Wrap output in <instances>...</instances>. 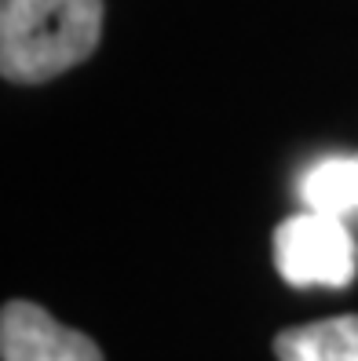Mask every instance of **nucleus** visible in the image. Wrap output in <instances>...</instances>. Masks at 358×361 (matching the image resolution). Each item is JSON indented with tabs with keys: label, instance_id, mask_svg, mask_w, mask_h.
<instances>
[{
	"label": "nucleus",
	"instance_id": "nucleus-1",
	"mask_svg": "<svg viewBox=\"0 0 358 361\" xmlns=\"http://www.w3.org/2000/svg\"><path fill=\"white\" fill-rule=\"evenodd\" d=\"M102 0H0V73L44 84L80 66L102 40Z\"/></svg>",
	"mask_w": 358,
	"mask_h": 361
},
{
	"label": "nucleus",
	"instance_id": "nucleus-2",
	"mask_svg": "<svg viewBox=\"0 0 358 361\" xmlns=\"http://www.w3.org/2000/svg\"><path fill=\"white\" fill-rule=\"evenodd\" d=\"M275 267L292 288H347L358 274V245L340 216L329 212H300L270 233Z\"/></svg>",
	"mask_w": 358,
	"mask_h": 361
},
{
	"label": "nucleus",
	"instance_id": "nucleus-3",
	"mask_svg": "<svg viewBox=\"0 0 358 361\" xmlns=\"http://www.w3.org/2000/svg\"><path fill=\"white\" fill-rule=\"evenodd\" d=\"M0 361H102V350L40 303L8 300L0 310Z\"/></svg>",
	"mask_w": 358,
	"mask_h": 361
},
{
	"label": "nucleus",
	"instance_id": "nucleus-4",
	"mask_svg": "<svg viewBox=\"0 0 358 361\" xmlns=\"http://www.w3.org/2000/svg\"><path fill=\"white\" fill-rule=\"evenodd\" d=\"M278 361H358V314L292 325L275 336Z\"/></svg>",
	"mask_w": 358,
	"mask_h": 361
},
{
	"label": "nucleus",
	"instance_id": "nucleus-5",
	"mask_svg": "<svg viewBox=\"0 0 358 361\" xmlns=\"http://www.w3.org/2000/svg\"><path fill=\"white\" fill-rule=\"evenodd\" d=\"M300 197L314 212L329 216H351L358 212V154L351 157H326L304 176Z\"/></svg>",
	"mask_w": 358,
	"mask_h": 361
}]
</instances>
